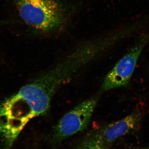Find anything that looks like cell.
<instances>
[{
    "instance_id": "1",
    "label": "cell",
    "mask_w": 149,
    "mask_h": 149,
    "mask_svg": "<svg viewBox=\"0 0 149 149\" xmlns=\"http://www.w3.org/2000/svg\"><path fill=\"white\" fill-rule=\"evenodd\" d=\"M110 47L106 38L98 43L86 45L22 88L18 93L29 106L32 116L46 114L57 90Z\"/></svg>"
},
{
    "instance_id": "2",
    "label": "cell",
    "mask_w": 149,
    "mask_h": 149,
    "mask_svg": "<svg viewBox=\"0 0 149 149\" xmlns=\"http://www.w3.org/2000/svg\"><path fill=\"white\" fill-rule=\"evenodd\" d=\"M13 1L22 19L33 29L51 32L63 23V11L56 0Z\"/></svg>"
},
{
    "instance_id": "3",
    "label": "cell",
    "mask_w": 149,
    "mask_h": 149,
    "mask_svg": "<svg viewBox=\"0 0 149 149\" xmlns=\"http://www.w3.org/2000/svg\"><path fill=\"white\" fill-rule=\"evenodd\" d=\"M97 102L95 98L85 100L64 115L52 131V143H57L85 130L90 123Z\"/></svg>"
},
{
    "instance_id": "4",
    "label": "cell",
    "mask_w": 149,
    "mask_h": 149,
    "mask_svg": "<svg viewBox=\"0 0 149 149\" xmlns=\"http://www.w3.org/2000/svg\"><path fill=\"white\" fill-rule=\"evenodd\" d=\"M149 42V32L139 37L134 45L107 74L102 84V91H106L128 86L139 56Z\"/></svg>"
},
{
    "instance_id": "5",
    "label": "cell",
    "mask_w": 149,
    "mask_h": 149,
    "mask_svg": "<svg viewBox=\"0 0 149 149\" xmlns=\"http://www.w3.org/2000/svg\"><path fill=\"white\" fill-rule=\"evenodd\" d=\"M142 117L139 110H135L125 117L110 123L93 134L107 147L116 139L136 129Z\"/></svg>"
},
{
    "instance_id": "6",
    "label": "cell",
    "mask_w": 149,
    "mask_h": 149,
    "mask_svg": "<svg viewBox=\"0 0 149 149\" xmlns=\"http://www.w3.org/2000/svg\"><path fill=\"white\" fill-rule=\"evenodd\" d=\"M78 149H107V147L93 134L83 141Z\"/></svg>"
},
{
    "instance_id": "7",
    "label": "cell",
    "mask_w": 149,
    "mask_h": 149,
    "mask_svg": "<svg viewBox=\"0 0 149 149\" xmlns=\"http://www.w3.org/2000/svg\"><path fill=\"white\" fill-rule=\"evenodd\" d=\"M14 23H16V22L12 21V20H3L0 21V26H4V25H8Z\"/></svg>"
},
{
    "instance_id": "8",
    "label": "cell",
    "mask_w": 149,
    "mask_h": 149,
    "mask_svg": "<svg viewBox=\"0 0 149 149\" xmlns=\"http://www.w3.org/2000/svg\"><path fill=\"white\" fill-rule=\"evenodd\" d=\"M143 149H149V147H147V148H144Z\"/></svg>"
}]
</instances>
